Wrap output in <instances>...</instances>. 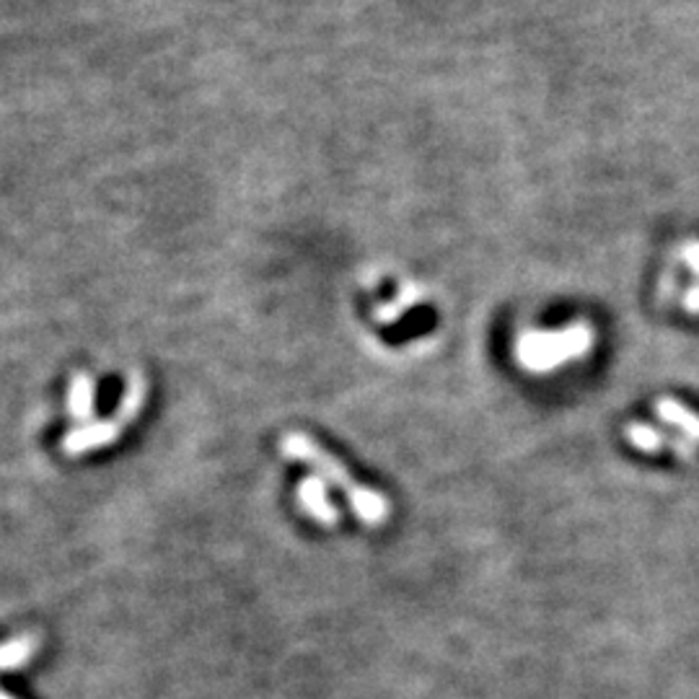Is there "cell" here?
<instances>
[{
    "mask_svg": "<svg viewBox=\"0 0 699 699\" xmlns=\"http://www.w3.org/2000/svg\"><path fill=\"white\" fill-rule=\"evenodd\" d=\"M684 262H687L689 267L699 275V244H687V247H684Z\"/></svg>",
    "mask_w": 699,
    "mask_h": 699,
    "instance_id": "obj_9",
    "label": "cell"
},
{
    "mask_svg": "<svg viewBox=\"0 0 699 699\" xmlns=\"http://www.w3.org/2000/svg\"><path fill=\"white\" fill-rule=\"evenodd\" d=\"M0 699H17V697H13L11 691H6L3 687H0Z\"/></svg>",
    "mask_w": 699,
    "mask_h": 699,
    "instance_id": "obj_11",
    "label": "cell"
},
{
    "mask_svg": "<svg viewBox=\"0 0 699 699\" xmlns=\"http://www.w3.org/2000/svg\"><path fill=\"white\" fill-rule=\"evenodd\" d=\"M656 415L660 419H666L668 425H674V428H679L689 440L699 444V415L697 412H691L689 407H684L679 400L660 396V400L656 402Z\"/></svg>",
    "mask_w": 699,
    "mask_h": 699,
    "instance_id": "obj_8",
    "label": "cell"
},
{
    "mask_svg": "<svg viewBox=\"0 0 699 699\" xmlns=\"http://www.w3.org/2000/svg\"><path fill=\"white\" fill-rule=\"evenodd\" d=\"M277 448L280 454L288 456V459L304 463V467H312L316 477H321L327 484H335V488L350 500L352 513H356L365 526L379 528L392 518V503H389V498L381 495L379 490L368 488V484H360L356 477L345 469V463L337 459V456L324 451L312 436L298 430L285 433V436L280 438Z\"/></svg>",
    "mask_w": 699,
    "mask_h": 699,
    "instance_id": "obj_1",
    "label": "cell"
},
{
    "mask_svg": "<svg viewBox=\"0 0 699 699\" xmlns=\"http://www.w3.org/2000/svg\"><path fill=\"white\" fill-rule=\"evenodd\" d=\"M624 436H627L632 446L645 454H656L660 451V448H671L674 454L684 456V459H691V456H695V448H691L689 444H684V440L679 438H668L666 433H660L653 428V425H645V423H630L627 428H624Z\"/></svg>",
    "mask_w": 699,
    "mask_h": 699,
    "instance_id": "obj_5",
    "label": "cell"
},
{
    "mask_svg": "<svg viewBox=\"0 0 699 699\" xmlns=\"http://www.w3.org/2000/svg\"><path fill=\"white\" fill-rule=\"evenodd\" d=\"M296 498H298V507L306 513L308 518H314L316 524L324 528H335L340 524V511L329 498L327 482L321 477H304L296 488Z\"/></svg>",
    "mask_w": 699,
    "mask_h": 699,
    "instance_id": "obj_4",
    "label": "cell"
},
{
    "mask_svg": "<svg viewBox=\"0 0 699 699\" xmlns=\"http://www.w3.org/2000/svg\"><path fill=\"white\" fill-rule=\"evenodd\" d=\"M593 345V332L588 324H572L559 332H526L516 342L518 363L532 373H544L568 363L572 358L586 356Z\"/></svg>",
    "mask_w": 699,
    "mask_h": 699,
    "instance_id": "obj_3",
    "label": "cell"
},
{
    "mask_svg": "<svg viewBox=\"0 0 699 699\" xmlns=\"http://www.w3.org/2000/svg\"><path fill=\"white\" fill-rule=\"evenodd\" d=\"M42 647V635L36 632H21V635L0 643V674H11L24 668Z\"/></svg>",
    "mask_w": 699,
    "mask_h": 699,
    "instance_id": "obj_7",
    "label": "cell"
},
{
    "mask_svg": "<svg viewBox=\"0 0 699 699\" xmlns=\"http://www.w3.org/2000/svg\"><path fill=\"white\" fill-rule=\"evenodd\" d=\"M687 308H689V312H699V288L689 291V296H687Z\"/></svg>",
    "mask_w": 699,
    "mask_h": 699,
    "instance_id": "obj_10",
    "label": "cell"
},
{
    "mask_svg": "<svg viewBox=\"0 0 699 699\" xmlns=\"http://www.w3.org/2000/svg\"><path fill=\"white\" fill-rule=\"evenodd\" d=\"M68 412L78 425H86L97 412V379L91 373H73L68 386Z\"/></svg>",
    "mask_w": 699,
    "mask_h": 699,
    "instance_id": "obj_6",
    "label": "cell"
},
{
    "mask_svg": "<svg viewBox=\"0 0 699 699\" xmlns=\"http://www.w3.org/2000/svg\"><path fill=\"white\" fill-rule=\"evenodd\" d=\"M149 400V381L143 379V373L132 371L128 384H124L122 400L112 412V417L107 419H91L86 425H76L68 430L61 440V448L65 456H84L88 451H97V448L112 446L124 430L130 428L132 419H135L145 407Z\"/></svg>",
    "mask_w": 699,
    "mask_h": 699,
    "instance_id": "obj_2",
    "label": "cell"
}]
</instances>
